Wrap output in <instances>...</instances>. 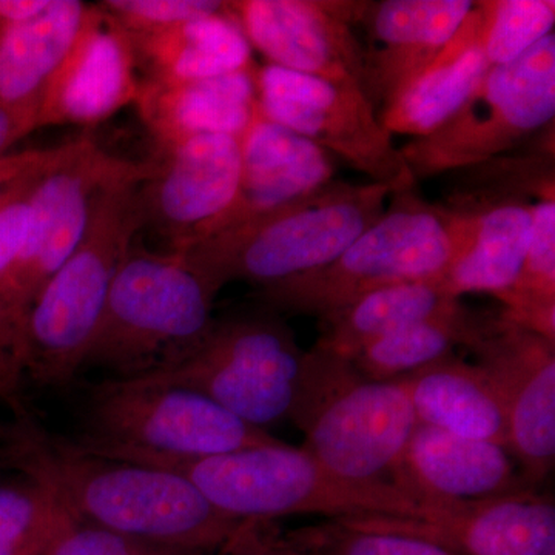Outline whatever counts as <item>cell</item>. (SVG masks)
Instances as JSON below:
<instances>
[{
  "instance_id": "obj_1",
  "label": "cell",
  "mask_w": 555,
  "mask_h": 555,
  "mask_svg": "<svg viewBox=\"0 0 555 555\" xmlns=\"http://www.w3.org/2000/svg\"><path fill=\"white\" fill-rule=\"evenodd\" d=\"M0 463L46 488L73 516L181 554H214L244 521L225 516L188 478L108 459L16 416Z\"/></svg>"
},
{
  "instance_id": "obj_2",
  "label": "cell",
  "mask_w": 555,
  "mask_h": 555,
  "mask_svg": "<svg viewBox=\"0 0 555 555\" xmlns=\"http://www.w3.org/2000/svg\"><path fill=\"white\" fill-rule=\"evenodd\" d=\"M473 230V215L427 203L415 185L400 190L338 258L259 287L257 298L276 313L323 320L379 288L440 280L465 254Z\"/></svg>"
},
{
  "instance_id": "obj_3",
  "label": "cell",
  "mask_w": 555,
  "mask_h": 555,
  "mask_svg": "<svg viewBox=\"0 0 555 555\" xmlns=\"http://www.w3.org/2000/svg\"><path fill=\"white\" fill-rule=\"evenodd\" d=\"M108 459L177 473L192 481L218 511L240 521H273L301 514H318L327 520L422 517L418 503L396 485L346 480L305 448L283 441L204 459L139 454H112Z\"/></svg>"
},
{
  "instance_id": "obj_4",
  "label": "cell",
  "mask_w": 555,
  "mask_h": 555,
  "mask_svg": "<svg viewBox=\"0 0 555 555\" xmlns=\"http://www.w3.org/2000/svg\"><path fill=\"white\" fill-rule=\"evenodd\" d=\"M218 288L188 257L134 238L120 258L83 369L144 377L184 360L214 326Z\"/></svg>"
},
{
  "instance_id": "obj_5",
  "label": "cell",
  "mask_w": 555,
  "mask_h": 555,
  "mask_svg": "<svg viewBox=\"0 0 555 555\" xmlns=\"http://www.w3.org/2000/svg\"><path fill=\"white\" fill-rule=\"evenodd\" d=\"M415 182H328L306 198L184 251L221 291L232 281L280 283L328 264L374 224L393 193Z\"/></svg>"
},
{
  "instance_id": "obj_6",
  "label": "cell",
  "mask_w": 555,
  "mask_h": 555,
  "mask_svg": "<svg viewBox=\"0 0 555 555\" xmlns=\"http://www.w3.org/2000/svg\"><path fill=\"white\" fill-rule=\"evenodd\" d=\"M109 190L72 257L40 287L22 328L24 378L64 387L83 371L124 251L141 233L138 188Z\"/></svg>"
},
{
  "instance_id": "obj_7",
  "label": "cell",
  "mask_w": 555,
  "mask_h": 555,
  "mask_svg": "<svg viewBox=\"0 0 555 555\" xmlns=\"http://www.w3.org/2000/svg\"><path fill=\"white\" fill-rule=\"evenodd\" d=\"M291 420L310 455L361 483H390L418 425L398 379L364 377L352 361L318 346L306 353Z\"/></svg>"
},
{
  "instance_id": "obj_8",
  "label": "cell",
  "mask_w": 555,
  "mask_h": 555,
  "mask_svg": "<svg viewBox=\"0 0 555 555\" xmlns=\"http://www.w3.org/2000/svg\"><path fill=\"white\" fill-rule=\"evenodd\" d=\"M86 418L76 443L100 455L204 459L281 441L196 390L149 377L98 383Z\"/></svg>"
},
{
  "instance_id": "obj_9",
  "label": "cell",
  "mask_w": 555,
  "mask_h": 555,
  "mask_svg": "<svg viewBox=\"0 0 555 555\" xmlns=\"http://www.w3.org/2000/svg\"><path fill=\"white\" fill-rule=\"evenodd\" d=\"M306 353L280 313L262 306L215 320L190 356L144 377L196 390L247 425L268 430L291 420Z\"/></svg>"
},
{
  "instance_id": "obj_10",
  "label": "cell",
  "mask_w": 555,
  "mask_h": 555,
  "mask_svg": "<svg viewBox=\"0 0 555 555\" xmlns=\"http://www.w3.org/2000/svg\"><path fill=\"white\" fill-rule=\"evenodd\" d=\"M555 115V36L491 67L465 104L429 137L400 147L415 181L477 166L520 147Z\"/></svg>"
},
{
  "instance_id": "obj_11",
  "label": "cell",
  "mask_w": 555,
  "mask_h": 555,
  "mask_svg": "<svg viewBox=\"0 0 555 555\" xmlns=\"http://www.w3.org/2000/svg\"><path fill=\"white\" fill-rule=\"evenodd\" d=\"M152 169V160L113 155L91 138L62 144L60 155L36 179L20 258L0 276V299L21 328L40 287L86 236L101 199L116 185L144 181Z\"/></svg>"
},
{
  "instance_id": "obj_12",
  "label": "cell",
  "mask_w": 555,
  "mask_h": 555,
  "mask_svg": "<svg viewBox=\"0 0 555 555\" xmlns=\"http://www.w3.org/2000/svg\"><path fill=\"white\" fill-rule=\"evenodd\" d=\"M257 96L264 118L346 159L372 182H416L358 83L266 64L257 72Z\"/></svg>"
},
{
  "instance_id": "obj_13",
  "label": "cell",
  "mask_w": 555,
  "mask_h": 555,
  "mask_svg": "<svg viewBox=\"0 0 555 555\" xmlns=\"http://www.w3.org/2000/svg\"><path fill=\"white\" fill-rule=\"evenodd\" d=\"M465 347L502 398L521 481L539 491L555 463V343L500 310L476 312Z\"/></svg>"
},
{
  "instance_id": "obj_14",
  "label": "cell",
  "mask_w": 555,
  "mask_h": 555,
  "mask_svg": "<svg viewBox=\"0 0 555 555\" xmlns=\"http://www.w3.org/2000/svg\"><path fill=\"white\" fill-rule=\"evenodd\" d=\"M152 173L138 188L142 230L184 254L217 233L235 203L241 137L198 134L158 147Z\"/></svg>"
},
{
  "instance_id": "obj_15",
  "label": "cell",
  "mask_w": 555,
  "mask_h": 555,
  "mask_svg": "<svg viewBox=\"0 0 555 555\" xmlns=\"http://www.w3.org/2000/svg\"><path fill=\"white\" fill-rule=\"evenodd\" d=\"M361 531L426 540L460 555H555V503L537 489L422 507L420 518H335Z\"/></svg>"
},
{
  "instance_id": "obj_16",
  "label": "cell",
  "mask_w": 555,
  "mask_h": 555,
  "mask_svg": "<svg viewBox=\"0 0 555 555\" xmlns=\"http://www.w3.org/2000/svg\"><path fill=\"white\" fill-rule=\"evenodd\" d=\"M250 43L276 67L361 87L363 43L353 33L364 2H229Z\"/></svg>"
},
{
  "instance_id": "obj_17",
  "label": "cell",
  "mask_w": 555,
  "mask_h": 555,
  "mask_svg": "<svg viewBox=\"0 0 555 555\" xmlns=\"http://www.w3.org/2000/svg\"><path fill=\"white\" fill-rule=\"evenodd\" d=\"M139 73L129 35L94 3L54 73L40 104L36 130L93 127L137 101Z\"/></svg>"
},
{
  "instance_id": "obj_18",
  "label": "cell",
  "mask_w": 555,
  "mask_h": 555,
  "mask_svg": "<svg viewBox=\"0 0 555 555\" xmlns=\"http://www.w3.org/2000/svg\"><path fill=\"white\" fill-rule=\"evenodd\" d=\"M470 0H383L364 2L366 27L361 89L382 109L433 64L462 27Z\"/></svg>"
},
{
  "instance_id": "obj_19",
  "label": "cell",
  "mask_w": 555,
  "mask_h": 555,
  "mask_svg": "<svg viewBox=\"0 0 555 555\" xmlns=\"http://www.w3.org/2000/svg\"><path fill=\"white\" fill-rule=\"evenodd\" d=\"M334 177L331 153L264 118L258 109L241 134L240 189L217 233L269 217L324 188Z\"/></svg>"
},
{
  "instance_id": "obj_20",
  "label": "cell",
  "mask_w": 555,
  "mask_h": 555,
  "mask_svg": "<svg viewBox=\"0 0 555 555\" xmlns=\"http://www.w3.org/2000/svg\"><path fill=\"white\" fill-rule=\"evenodd\" d=\"M420 507L528 489L505 448L416 425L390 477Z\"/></svg>"
},
{
  "instance_id": "obj_21",
  "label": "cell",
  "mask_w": 555,
  "mask_h": 555,
  "mask_svg": "<svg viewBox=\"0 0 555 555\" xmlns=\"http://www.w3.org/2000/svg\"><path fill=\"white\" fill-rule=\"evenodd\" d=\"M257 72L182 82L141 79L133 105L156 147L198 134L241 137L258 113Z\"/></svg>"
},
{
  "instance_id": "obj_22",
  "label": "cell",
  "mask_w": 555,
  "mask_h": 555,
  "mask_svg": "<svg viewBox=\"0 0 555 555\" xmlns=\"http://www.w3.org/2000/svg\"><path fill=\"white\" fill-rule=\"evenodd\" d=\"M480 2L429 67L379 109V122L390 134L425 138L440 129L465 104L489 72L481 49Z\"/></svg>"
},
{
  "instance_id": "obj_23",
  "label": "cell",
  "mask_w": 555,
  "mask_h": 555,
  "mask_svg": "<svg viewBox=\"0 0 555 555\" xmlns=\"http://www.w3.org/2000/svg\"><path fill=\"white\" fill-rule=\"evenodd\" d=\"M398 382L406 390L418 425L488 441L509 452L502 398L478 364L451 353Z\"/></svg>"
},
{
  "instance_id": "obj_24",
  "label": "cell",
  "mask_w": 555,
  "mask_h": 555,
  "mask_svg": "<svg viewBox=\"0 0 555 555\" xmlns=\"http://www.w3.org/2000/svg\"><path fill=\"white\" fill-rule=\"evenodd\" d=\"M89 3L51 0L36 20L0 30V102L36 130L40 104Z\"/></svg>"
},
{
  "instance_id": "obj_25",
  "label": "cell",
  "mask_w": 555,
  "mask_h": 555,
  "mask_svg": "<svg viewBox=\"0 0 555 555\" xmlns=\"http://www.w3.org/2000/svg\"><path fill=\"white\" fill-rule=\"evenodd\" d=\"M129 38L142 79L182 82L257 68L230 3L229 11L217 16Z\"/></svg>"
},
{
  "instance_id": "obj_26",
  "label": "cell",
  "mask_w": 555,
  "mask_h": 555,
  "mask_svg": "<svg viewBox=\"0 0 555 555\" xmlns=\"http://www.w3.org/2000/svg\"><path fill=\"white\" fill-rule=\"evenodd\" d=\"M473 215L469 246L440 284L452 297L488 294L499 297L516 284L532 235V201L505 198L480 204Z\"/></svg>"
},
{
  "instance_id": "obj_27",
  "label": "cell",
  "mask_w": 555,
  "mask_h": 555,
  "mask_svg": "<svg viewBox=\"0 0 555 555\" xmlns=\"http://www.w3.org/2000/svg\"><path fill=\"white\" fill-rule=\"evenodd\" d=\"M462 305L440 281H412L371 292L346 308L320 320L317 345L335 356L352 360L363 347L390 332L406 327Z\"/></svg>"
},
{
  "instance_id": "obj_28",
  "label": "cell",
  "mask_w": 555,
  "mask_h": 555,
  "mask_svg": "<svg viewBox=\"0 0 555 555\" xmlns=\"http://www.w3.org/2000/svg\"><path fill=\"white\" fill-rule=\"evenodd\" d=\"M534 144L511 150V156H495L477 166L456 170L455 188L447 207L466 211L480 204L505 198L534 196L555 198L554 122L540 131Z\"/></svg>"
},
{
  "instance_id": "obj_29",
  "label": "cell",
  "mask_w": 555,
  "mask_h": 555,
  "mask_svg": "<svg viewBox=\"0 0 555 555\" xmlns=\"http://www.w3.org/2000/svg\"><path fill=\"white\" fill-rule=\"evenodd\" d=\"M474 317L465 306L385 335L360 350L352 364L375 382H396L466 346Z\"/></svg>"
},
{
  "instance_id": "obj_30",
  "label": "cell",
  "mask_w": 555,
  "mask_h": 555,
  "mask_svg": "<svg viewBox=\"0 0 555 555\" xmlns=\"http://www.w3.org/2000/svg\"><path fill=\"white\" fill-rule=\"evenodd\" d=\"M507 320L555 343V198L532 203V235L518 280L499 297Z\"/></svg>"
},
{
  "instance_id": "obj_31",
  "label": "cell",
  "mask_w": 555,
  "mask_h": 555,
  "mask_svg": "<svg viewBox=\"0 0 555 555\" xmlns=\"http://www.w3.org/2000/svg\"><path fill=\"white\" fill-rule=\"evenodd\" d=\"M480 5L481 49L489 67L517 61L540 40L553 35L554 0H488Z\"/></svg>"
},
{
  "instance_id": "obj_32",
  "label": "cell",
  "mask_w": 555,
  "mask_h": 555,
  "mask_svg": "<svg viewBox=\"0 0 555 555\" xmlns=\"http://www.w3.org/2000/svg\"><path fill=\"white\" fill-rule=\"evenodd\" d=\"M298 555H460L414 537L361 531L338 520L280 532Z\"/></svg>"
},
{
  "instance_id": "obj_33",
  "label": "cell",
  "mask_w": 555,
  "mask_h": 555,
  "mask_svg": "<svg viewBox=\"0 0 555 555\" xmlns=\"http://www.w3.org/2000/svg\"><path fill=\"white\" fill-rule=\"evenodd\" d=\"M54 511L56 499L30 478L0 481V546L43 555Z\"/></svg>"
},
{
  "instance_id": "obj_34",
  "label": "cell",
  "mask_w": 555,
  "mask_h": 555,
  "mask_svg": "<svg viewBox=\"0 0 555 555\" xmlns=\"http://www.w3.org/2000/svg\"><path fill=\"white\" fill-rule=\"evenodd\" d=\"M43 555H184L90 524L56 500L53 525Z\"/></svg>"
},
{
  "instance_id": "obj_35",
  "label": "cell",
  "mask_w": 555,
  "mask_h": 555,
  "mask_svg": "<svg viewBox=\"0 0 555 555\" xmlns=\"http://www.w3.org/2000/svg\"><path fill=\"white\" fill-rule=\"evenodd\" d=\"M96 5L129 36L152 35L229 11V2L215 0H104Z\"/></svg>"
},
{
  "instance_id": "obj_36",
  "label": "cell",
  "mask_w": 555,
  "mask_h": 555,
  "mask_svg": "<svg viewBox=\"0 0 555 555\" xmlns=\"http://www.w3.org/2000/svg\"><path fill=\"white\" fill-rule=\"evenodd\" d=\"M40 171L28 178L0 206V276L5 275L11 266L16 262L25 246V241H27L31 222L33 189H35Z\"/></svg>"
},
{
  "instance_id": "obj_37",
  "label": "cell",
  "mask_w": 555,
  "mask_h": 555,
  "mask_svg": "<svg viewBox=\"0 0 555 555\" xmlns=\"http://www.w3.org/2000/svg\"><path fill=\"white\" fill-rule=\"evenodd\" d=\"M22 379V328L0 299V401L9 404L16 416L27 414L21 403Z\"/></svg>"
},
{
  "instance_id": "obj_38",
  "label": "cell",
  "mask_w": 555,
  "mask_h": 555,
  "mask_svg": "<svg viewBox=\"0 0 555 555\" xmlns=\"http://www.w3.org/2000/svg\"><path fill=\"white\" fill-rule=\"evenodd\" d=\"M218 555H298L283 542L272 521H244Z\"/></svg>"
},
{
  "instance_id": "obj_39",
  "label": "cell",
  "mask_w": 555,
  "mask_h": 555,
  "mask_svg": "<svg viewBox=\"0 0 555 555\" xmlns=\"http://www.w3.org/2000/svg\"><path fill=\"white\" fill-rule=\"evenodd\" d=\"M62 145L46 150H28V152L13 153L0 156V206L16 192L17 189L38 173L51 160L60 155Z\"/></svg>"
},
{
  "instance_id": "obj_40",
  "label": "cell",
  "mask_w": 555,
  "mask_h": 555,
  "mask_svg": "<svg viewBox=\"0 0 555 555\" xmlns=\"http://www.w3.org/2000/svg\"><path fill=\"white\" fill-rule=\"evenodd\" d=\"M31 131L35 130L0 102V156L9 155V150Z\"/></svg>"
},
{
  "instance_id": "obj_41",
  "label": "cell",
  "mask_w": 555,
  "mask_h": 555,
  "mask_svg": "<svg viewBox=\"0 0 555 555\" xmlns=\"http://www.w3.org/2000/svg\"><path fill=\"white\" fill-rule=\"evenodd\" d=\"M0 555H40V554L33 553V551H27V550H16V547L0 546Z\"/></svg>"
},
{
  "instance_id": "obj_42",
  "label": "cell",
  "mask_w": 555,
  "mask_h": 555,
  "mask_svg": "<svg viewBox=\"0 0 555 555\" xmlns=\"http://www.w3.org/2000/svg\"><path fill=\"white\" fill-rule=\"evenodd\" d=\"M184 555H210V554H196V553H193V554H184Z\"/></svg>"
}]
</instances>
